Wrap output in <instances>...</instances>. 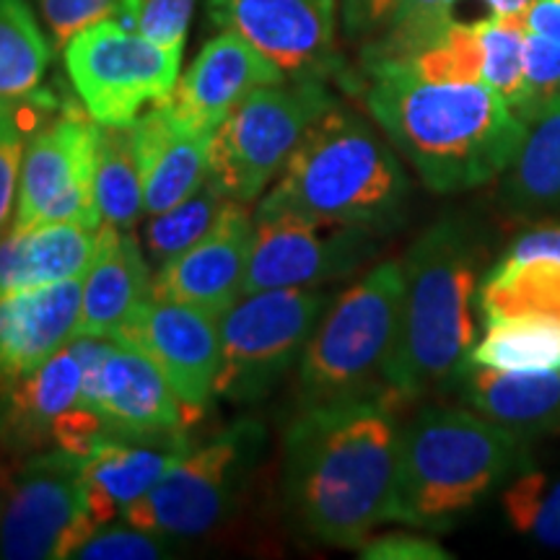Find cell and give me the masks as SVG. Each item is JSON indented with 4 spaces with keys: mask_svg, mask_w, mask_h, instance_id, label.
<instances>
[{
    "mask_svg": "<svg viewBox=\"0 0 560 560\" xmlns=\"http://www.w3.org/2000/svg\"><path fill=\"white\" fill-rule=\"evenodd\" d=\"M400 423L389 400L299 408L283 439V506L306 540L359 550L395 524Z\"/></svg>",
    "mask_w": 560,
    "mask_h": 560,
    "instance_id": "1",
    "label": "cell"
},
{
    "mask_svg": "<svg viewBox=\"0 0 560 560\" xmlns=\"http://www.w3.org/2000/svg\"><path fill=\"white\" fill-rule=\"evenodd\" d=\"M366 107L397 153L436 195L503 177L524 122L482 81H429L400 62H369Z\"/></svg>",
    "mask_w": 560,
    "mask_h": 560,
    "instance_id": "2",
    "label": "cell"
},
{
    "mask_svg": "<svg viewBox=\"0 0 560 560\" xmlns=\"http://www.w3.org/2000/svg\"><path fill=\"white\" fill-rule=\"evenodd\" d=\"M486 242L472 221L444 215L412 242L402 260L400 332L387 366L397 405L457 387L480 338L475 304Z\"/></svg>",
    "mask_w": 560,
    "mask_h": 560,
    "instance_id": "3",
    "label": "cell"
},
{
    "mask_svg": "<svg viewBox=\"0 0 560 560\" xmlns=\"http://www.w3.org/2000/svg\"><path fill=\"white\" fill-rule=\"evenodd\" d=\"M410 179L395 145L338 104L319 117L262 195L260 219H299L389 234L405 221Z\"/></svg>",
    "mask_w": 560,
    "mask_h": 560,
    "instance_id": "4",
    "label": "cell"
},
{
    "mask_svg": "<svg viewBox=\"0 0 560 560\" xmlns=\"http://www.w3.org/2000/svg\"><path fill=\"white\" fill-rule=\"evenodd\" d=\"M529 465L520 433L470 408H423L400 425L395 524L450 529Z\"/></svg>",
    "mask_w": 560,
    "mask_h": 560,
    "instance_id": "5",
    "label": "cell"
},
{
    "mask_svg": "<svg viewBox=\"0 0 560 560\" xmlns=\"http://www.w3.org/2000/svg\"><path fill=\"white\" fill-rule=\"evenodd\" d=\"M402 291V262L387 260L327 304L299 361V408L350 400L395 402L387 366L400 332Z\"/></svg>",
    "mask_w": 560,
    "mask_h": 560,
    "instance_id": "6",
    "label": "cell"
},
{
    "mask_svg": "<svg viewBox=\"0 0 560 560\" xmlns=\"http://www.w3.org/2000/svg\"><path fill=\"white\" fill-rule=\"evenodd\" d=\"M332 107L322 79L257 89L213 132L208 179L226 198L252 206L278 179L312 125Z\"/></svg>",
    "mask_w": 560,
    "mask_h": 560,
    "instance_id": "7",
    "label": "cell"
},
{
    "mask_svg": "<svg viewBox=\"0 0 560 560\" xmlns=\"http://www.w3.org/2000/svg\"><path fill=\"white\" fill-rule=\"evenodd\" d=\"M265 429L240 420L192 446L122 520L164 537H200L234 514L260 462Z\"/></svg>",
    "mask_w": 560,
    "mask_h": 560,
    "instance_id": "8",
    "label": "cell"
},
{
    "mask_svg": "<svg viewBox=\"0 0 560 560\" xmlns=\"http://www.w3.org/2000/svg\"><path fill=\"white\" fill-rule=\"evenodd\" d=\"M327 304L319 289H268L234 301L219 317L215 397L236 405L265 400L299 366Z\"/></svg>",
    "mask_w": 560,
    "mask_h": 560,
    "instance_id": "9",
    "label": "cell"
},
{
    "mask_svg": "<svg viewBox=\"0 0 560 560\" xmlns=\"http://www.w3.org/2000/svg\"><path fill=\"white\" fill-rule=\"evenodd\" d=\"M81 107L100 125H132L179 83L182 52L159 47L143 34L104 19L62 47Z\"/></svg>",
    "mask_w": 560,
    "mask_h": 560,
    "instance_id": "10",
    "label": "cell"
},
{
    "mask_svg": "<svg viewBox=\"0 0 560 560\" xmlns=\"http://www.w3.org/2000/svg\"><path fill=\"white\" fill-rule=\"evenodd\" d=\"M94 529L81 457L45 450L19 459L0 501V558H75Z\"/></svg>",
    "mask_w": 560,
    "mask_h": 560,
    "instance_id": "11",
    "label": "cell"
},
{
    "mask_svg": "<svg viewBox=\"0 0 560 560\" xmlns=\"http://www.w3.org/2000/svg\"><path fill=\"white\" fill-rule=\"evenodd\" d=\"M96 143L100 122L73 104H66L34 132L21 166L13 229L42 223L102 226L94 190Z\"/></svg>",
    "mask_w": 560,
    "mask_h": 560,
    "instance_id": "12",
    "label": "cell"
},
{
    "mask_svg": "<svg viewBox=\"0 0 560 560\" xmlns=\"http://www.w3.org/2000/svg\"><path fill=\"white\" fill-rule=\"evenodd\" d=\"M70 346L83 361L81 402L107 420L117 441L177 436L195 425L143 350L94 335H75Z\"/></svg>",
    "mask_w": 560,
    "mask_h": 560,
    "instance_id": "13",
    "label": "cell"
},
{
    "mask_svg": "<svg viewBox=\"0 0 560 560\" xmlns=\"http://www.w3.org/2000/svg\"><path fill=\"white\" fill-rule=\"evenodd\" d=\"M380 236L359 226L299 219L255 221L244 293L317 289L359 272L380 249Z\"/></svg>",
    "mask_w": 560,
    "mask_h": 560,
    "instance_id": "14",
    "label": "cell"
},
{
    "mask_svg": "<svg viewBox=\"0 0 560 560\" xmlns=\"http://www.w3.org/2000/svg\"><path fill=\"white\" fill-rule=\"evenodd\" d=\"M115 340L130 342L156 363L198 425L213 402L219 380V314L153 296Z\"/></svg>",
    "mask_w": 560,
    "mask_h": 560,
    "instance_id": "15",
    "label": "cell"
},
{
    "mask_svg": "<svg viewBox=\"0 0 560 560\" xmlns=\"http://www.w3.org/2000/svg\"><path fill=\"white\" fill-rule=\"evenodd\" d=\"M208 11L276 62L285 79H322L332 66L338 0H215Z\"/></svg>",
    "mask_w": 560,
    "mask_h": 560,
    "instance_id": "16",
    "label": "cell"
},
{
    "mask_svg": "<svg viewBox=\"0 0 560 560\" xmlns=\"http://www.w3.org/2000/svg\"><path fill=\"white\" fill-rule=\"evenodd\" d=\"M255 215L249 202L229 200L206 240L164 262L153 276V296L221 314L244 296Z\"/></svg>",
    "mask_w": 560,
    "mask_h": 560,
    "instance_id": "17",
    "label": "cell"
},
{
    "mask_svg": "<svg viewBox=\"0 0 560 560\" xmlns=\"http://www.w3.org/2000/svg\"><path fill=\"white\" fill-rule=\"evenodd\" d=\"M285 73L236 32H221L202 47L177 89L170 109L177 120L202 136H213L229 115L257 89L283 83Z\"/></svg>",
    "mask_w": 560,
    "mask_h": 560,
    "instance_id": "18",
    "label": "cell"
},
{
    "mask_svg": "<svg viewBox=\"0 0 560 560\" xmlns=\"http://www.w3.org/2000/svg\"><path fill=\"white\" fill-rule=\"evenodd\" d=\"M81 280L0 293V382L32 374L79 335Z\"/></svg>",
    "mask_w": 560,
    "mask_h": 560,
    "instance_id": "19",
    "label": "cell"
},
{
    "mask_svg": "<svg viewBox=\"0 0 560 560\" xmlns=\"http://www.w3.org/2000/svg\"><path fill=\"white\" fill-rule=\"evenodd\" d=\"M83 361L66 346L32 374L0 382V452L13 459L52 450L58 420L81 405Z\"/></svg>",
    "mask_w": 560,
    "mask_h": 560,
    "instance_id": "20",
    "label": "cell"
},
{
    "mask_svg": "<svg viewBox=\"0 0 560 560\" xmlns=\"http://www.w3.org/2000/svg\"><path fill=\"white\" fill-rule=\"evenodd\" d=\"M130 132L149 215L179 206L208 182L213 136L185 128L172 115L170 100L143 112L130 125Z\"/></svg>",
    "mask_w": 560,
    "mask_h": 560,
    "instance_id": "21",
    "label": "cell"
},
{
    "mask_svg": "<svg viewBox=\"0 0 560 560\" xmlns=\"http://www.w3.org/2000/svg\"><path fill=\"white\" fill-rule=\"evenodd\" d=\"M153 299V276L132 231L102 223L100 249L81 280L79 335L112 338Z\"/></svg>",
    "mask_w": 560,
    "mask_h": 560,
    "instance_id": "22",
    "label": "cell"
},
{
    "mask_svg": "<svg viewBox=\"0 0 560 560\" xmlns=\"http://www.w3.org/2000/svg\"><path fill=\"white\" fill-rule=\"evenodd\" d=\"M192 450L187 433L164 439L109 441L83 459V493L96 527L125 516Z\"/></svg>",
    "mask_w": 560,
    "mask_h": 560,
    "instance_id": "23",
    "label": "cell"
},
{
    "mask_svg": "<svg viewBox=\"0 0 560 560\" xmlns=\"http://www.w3.org/2000/svg\"><path fill=\"white\" fill-rule=\"evenodd\" d=\"M457 389L467 408L522 439L560 436V369L467 366Z\"/></svg>",
    "mask_w": 560,
    "mask_h": 560,
    "instance_id": "24",
    "label": "cell"
},
{
    "mask_svg": "<svg viewBox=\"0 0 560 560\" xmlns=\"http://www.w3.org/2000/svg\"><path fill=\"white\" fill-rule=\"evenodd\" d=\"M100 229L79 223L11 226L0 236V293L81 280L100 249Z\"/></svg>",
    "mask_w": 560,
    "mask_h": 560,
    "instance_id": "25",
    "label": "cell"
},
{
    "mask_svg": "<svg viewBox=\"0 0 560 560\" xmlns=\"http://www.w3.org/2000/svg\"><path fill=\"white\" fill-rule=\"evenodd\" d=\"M503 200L514 210L560 208V100L524 125L514 161L503 172Z\"/></svg>",
    "mask_w": 560,
    "mask_h": 560,
    "instance_id": "26",
    "label": "cell"
},
{
    "mask_svg": "<svg viewBox=\"0 0 560 560\" xmlns=\"http://www.w3.org/2000/svg\"><path fill=\"white\" fill-rule=\"evenodd\" d=\"M478 310L480 322L520 314L560 322V262L499 260L482 276Z\"/></svg>",
    "mask_w": 560,
    "mask_h": 560,
    "instance_id": "27",
    "label": "cell"
},
{
    "mask_svg": "<svg viewBox=\"0 0 560 560\" xmlns=\"http://www.w3.org/2000/svg\"><path fill=\"white\" fill-rule=\"evenodd\" d=\"M467 366L560 369V322L532 314L482 322Z\"/></svg>",
    "mask_w": 560,
    "mask_h": 560,
    "instance_id": "28",
    "label": "cell"
},
{
    "mask_svg": "<svg viewBox=\"0 0 560 560\" xmlns=\"http://www.w3.org/2000/svg\"><path fill=\"white\" fill-rule=\"evenodd\" d=\"M94 190L102 223L122 231L136 229L145 202L130 125H100Z\"/></svg>",
    "mask_w": 560,
    "mask_h": 560,
    "instance_id": "29",
    "label": "cell"
},
{
    "mask_svg": "<svg viewBox=\"0 0 560 560\" xmlns=\"http://www.w3.org/2000/svg\"><path fill=\"white\" fill-rule=\"evenodd\" d=\"M55 112L58 102L42 89L21 96H0V236L9 234L16 215L26 145Z\"/></svg>",
    "mask_w": 560,
    "mask_h": 560,
    "instance_id": "30",
    "label": "cell"
},
{
    "mask_svg": "<svg viewBox=\"0 0 560 560\" xmlns=\"http://www.w3.org/2000/svg\"><path fill=\"white\" fill-rule=\"evenodd\" d=\"M50 66V42L26 0H0V96L37 91Z\"/></svg>",
    "mask_w": 560,
    "mask_h": 560,
    "instance_id": "31",
    "label": "cell"
},
{
    "mask_svg": "<svg viewBox=\"0 0 560 560\" xmlns=\"http://www.w3.org/2000/svg\"><path fill=\"white\" fill-rule=\"evenodd\" d=\"M501 509L516 535L560 550V472L524 467L501 488Z\"/></svg>",
    "mask_w": 560,
    "mask_h": 560,
    "instance_id": "32",
    "label": "cell"
},
{
    "mask_svg": "<svg viewBox=\"0 0 560 560\" xmlns=\"http://www.w3.org/2000/svg\"><path fill=\"white\" fill-rule=\"evenodd\" d=\"M482 52V83H488L503 102L524 120L527 81H524V37L522 16H490L475 21Z\"/></svg>",
    "mask_w": 560,
    "mask_h": 560,
    "instance_id": "33",
    "label": "cell"
},
{
    "mask_svg": "<svg viewBox=\"0 0 560 560\" xmlns=\"http://www.w3.org/2000/svg\"><path fill=\"white\" fill-rule=\"evenodd\" d=\"M229 200L231 198L208 179L198 192L182 200L179 206L151 215L149 229H145V249H149L151 260L161 268L164 262L179 257L182 252L195 247L200 240H206L208 231L226 210Z\"/></svg>",
    "mask_w": 560,
    "mask_h": 560,
    "instance_id": "34",
    "label": "cell"
},
{
    "mask_svg": "<svg viewBox=\"0 0 560 560\" xmlns=\"http://www.w3.org/2000/svg\"><path fill=\"white\" fill-rule=\"evenodd\" d=\"M459 0H397L382 42L366 55V62L405 60L454 24V5Z\"/></svg>",
    "mask_w": 560,
    "mask_h": 560,
    "instance_id": "35",
    "label": "cell"
},
{
    "mask_svg": "<svg viewBox=\"0 0 560 560\" xmlns=\"http://www.w3.org/2000/svg\"><path fill=\"white\" fill-rule=\"evenodd\" d=\"M172 548V537L156 532L140 529L136 524H102L91 532V537L81 545L75 558L83 560H156L166 558Z\"/></svg>",
    "mask_w": 560,
    "mask_h": 560,
    "instance_id": "36",
    "label": "cell"
},
{
    "mask_svg": "<svg viewBox=\"0 0 560 560\" xmlns=\"http://www.w3.org/2000/svg\"><path fill=\"white\" fill-rule=\"evenodd\" d=\"M524 81H527V109L524 122L545 104L560 100V45L542 34L524 37Z\"/></svg>",
    "mask_w": 560,
    "mask_h": 560,
    "instance_id": "37",
    "label": "cell"
},
{
    "mask_svg": "<svg viewBox=\"0 0 560 560\" xmlns=\"http://www.w3.org/2000/svg\"><path fill=\"white\" fill-rule=\"evenodd\" d=\"M195 13V0H140L132 30L159 47L182 52Z\"/></svg>",
    "mask_w": 560,
    "mask_h": 560,
    "instance_id": "38",
    "label": "cell"
},
{
    "mask_svg": "<svg viewBox=\"0 0 560 560\" xmlns=\"http://www.w3.org/2000/svg\"><path fill=\"white\" fill-rule=\"evenodd\" d=\"M120 3L122 0H39V9L55 47H66L75 34L89 26L104 19H117Z\"/></svg>",
    "mask_w": 560,
    "mask_h": 560,
    "instance_id": "39",
    "label": "cell"
},
{
    "mask_svg": "<svg viewBox=\"0 0 560 560\" xmlns=\"http://www.w3.org/2000/svg\"><path fill=\"white\" fill-rule=\"evenodd\" d=\"M359 556L369 560H450L452 552L429 535L395 529L384 532V535H371L359 548Z\"/></svg>",
    "mask_w": 560,
    "mask_h": 560,
    "instance_id": "40",
    "label": "cell"
},
{
    "mask_svg": "<svg viewBox=\"0 0 560 560\" xmlns=\"http://www.w3.org/2000/svg\"><path fill=\"white\" fill-rule=\"evenodd\" d=\"M506 262L556 260L560 262V226H535L516 236L501 255Z\"/></svg>",
    "mask_w": 560,
    "mask_h": 560,
    "instance_id": "41",
    "label": "cell"
},
{
    "mask_svg": "<svg viewBox=\"0 0 560 560\" xmlns=\"http://www.w3.org/2000/svg\"><path fill=\"white\" fill-rule=\"evenodd\" d=\"M397 0H342V16L350 34H366L384 26Z\"/></svg>",
    "mask_w": 560,
    "mask_h": 560,
    "instance_id": "42",
    "label": "cell"
},
{
    "mask_svg": "<svg viewBox=\"0 0 560 560\" xmlns=\"http://www.w3.org/2000/svg\"><path fill=\"white\" fill-rule=\"evenodd\" d=\"M524 26L560 45V0H532L524 13Z\"/></svg>",
    "mask_w": 560,
    "mask_h": 560,
    "instance_id": "43",
    "label": "cell"
},
{
    "mask_svg": "<svg viewBox=\"0 0 560 560\" xmlns=\"http://www.w3.org/2000/svg\"><path fill=\"white\" fill-rule=\"evenodd\" d=\"M493 16H522L527 13L532 0H482Z\"/></svg>",
    "mask_w": 560,
    "mask_h": 560,
    "instance_id": "44",
    "label": "cell"
},
{
    "mask_svg": "<svg viewBox=\"0 0 560 560\" xmlns=\"http://www.w3.org/2000/svg\"><path fill=\"white\" fill-rule=\"evenodd\" d=\"M138 5H140V0H122L120 13H117V21H120V24H125V26H130V30H132V16H136Z\"/></svg>",
    "mask_w": 560,
    "mask_h": 560,
    "instance_id": "45",
    "label": "cell"
},
{
    "mask_svg": "<svg viewBox=\"0 0 560 560\" xmlns=\"http://www.w3.org/2000/svg\"><path fill=\"white\" fill-rule=\"evenodd\" d=\"M11 472H13V465H5V462H0V501H3L5 488H9Z\"/></svg>",
    "mask_w": 560,
    "mask_h": 560,
    "instance_id": "46",
    "label": "cell"
},
{
    "mask_svg": "<svg viewBox=\"0 0 560 560\" xmlns=\"http://www.w3.org/2000/svg\"><path fill=\"white\" fill-rule=\"evenodd\" d=\"M208 3H215V0H208Z\"/></svg>",
    "mask_w": 560,
    "mask_h": 560,
    "instance_id": "47",
    "label": "cell"
}]
</instances>
